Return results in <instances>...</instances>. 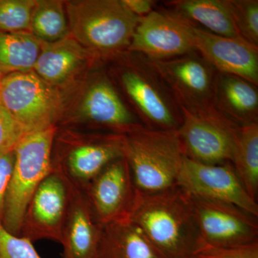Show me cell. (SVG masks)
<instances>
[{"mask_svg":"<svg viewBox=\"0 0 258 258\" xmlns=\"http://www.w3.org/2000/svg\"><path fill=\"white\" fill-rule=\"evenodd\" d=\"M190 26L195 50L217 72L238 76L257 86L258 47L241 37L220 36Z\"/></svg>","mask_w":258,"mask_h":258,"instance_id":"15","label":"cell"},{"mask_svg":"<svg viewBox=\"0 0 258 258\" xmlns=\"http://www.w3.org/2000/svg\"><path fill=\"white\" fill-rule=\"evenodd\" d=\"M81 115L91 125L111 134L125 136L144 128L111 80L103 75L96 76L85 91Z\"/></svg>","mask_w":258,"mask_h":258,"instance_id":"16","label":"cell"},{"mask_svg":"<svg viewBox=\"0 0 258 258\" xmlns=\"http://www.w3.org/2000/svg\"><path fill=\"white\" fill-rule=\"evenodd\" d=\"M188 258H258V242L235 246H215L202 242Z\"/></svg>","mask_w":258,"mask_h":258,"instance_id":"27","label":"cell"},{"mask_svg":"<svg viewBox=\"0 0 258 258\" xmlns=\"http://www.w3.org/2000/svg\"><path fill=\"white\" fill-rule=\"evenodd\" d=\"M42 43L29 31H0V75L32 71Z\"/></svg>","mask_w":258,"mask_h":258,"instance_id":"22","label":"cell"},{"mask_svg":"<svg viewBox=\"0 0 258 258\" xmlns=\"http://www.w3.org/2000/svg\"><path fill=\"white\" fill-rule=\"evenodd\" d=\"M36 1L0 0V31L30 32Z\"/></svg>","mask_w":258,"mask_h":258,"instance_id":"25","label":"cell"},{"mask_svg":"<svg viewBox=\"0 0 258 258\" xmlns=\"http://www.w3.org/2000/svg\"><path fill=\"white\" fill-rule=\"evenodd\" d=\"M128 218L166 258H188L203 242L189 196L178 186L154 194L137 190Z\"/></svg>","mask_w":258,"mask_h":258,"instance_id":"1","label":"cell"},{"mask_svg":"<svg viewBox=\"0 0 258 258\" xmlns=\"http://www.w3.org/2000/svg\"><path fill=\"white\" fill-rule=\"evenodd\" d=\"M70 34L91 54L113 57L128 50L141 18L122 0L66 3Z\"/></svg>","mask_w":258,"mask_h":258,"instance_id":"3","label":"cell"},{"mask_svg":"<svg viewBox=\"0 0 258 258\" xmlns=\"http://www.w3.org/2000/svg\"><path fill=\"white\" fill-rule=\"evenodd\" d=\"M30 32L45 43L58 41L69 36L71 34L62 2L36 1L32 11Z\"/></svg>","mask_w":258,"mask_h":258,"instance_id":"24","label":"cell"},{"mask_svg":"<svg viewBox=\"0 0 258 258\" xmlns=\"http://www.w3.org/2000/svg\"><path fill=\"white\" fill-rule=\"evenodd\" d=\"M84 191L102 225L128 217L137 189L125 158L110 163Z\"/></svg>","mask_w":258,"mask_h":258,"instance_id":"14","label":"cell"},{"mask_svg":"<svg viewBox=\"0 0 258 258\" xmlns=\"http://www.w3.org/2000/svg\"><path fill=\"white\" fill-rule=\"evenodd\" d=\"M25 134L14 117L0 104V154L14 151Z\"/></svg>","mask_w":258,"mask_h":258,"instance_id":"29","label":"cell"},{"mask_svg":"<svg viewBox=\"0 0 258 258\" xmlns=\"http://www.w3.org/2000/svg\"><path fill=\"white\" fill-rule=\"evenodd\" d=\"M123 157L137 191L154 194L177 186L186 155L177 131L144 127L124 136Z\"/></svg>","mask_w":258,"mask_h":258,"instance_id":"2","label":"cell"},{"mask_svg":"<svg viewBox=\"0 0 258 258\" xmlns=\"http://www.w3.org/2000/svg\"><path fill=\"white\" fill-rule=\"evenodd\" d=\"M177 186L191 196L231 204L258 216L257 202L244 189L230 162L206 164L186 157Z\"/></svg>","mask_w":258,"mask_h":258,"instance_id":"10","label":"cell"},{"mask_svg":"<svg viewBox=\"0 0 258 258\" xmlns=\"http://www.w3.org/2000/svg\"><path fill=\"white\" fill-rule=\"evenodd\" d=\"M123 4L134 15L142 18L154 10L157 2L153 0H122Z\"/></svg>","mask_w":258,"mask_h":258,"instance_id":"31","label":"cell"},{"mask_svg":"<svg viewBox=\"0 0 258 258\" xmlns=\"http://www.w3.org/2000/svg\"><path fill=\"white\" fill-rule=\"evenodd\" d=\"M164 5V10L191 26L220 36L240 37L228 0H172Z\"/></svg>","mask_w":258,"mask_h":258,"instance_id":"19","label":"cell"},{"mask_svg":"<svg viewBox=\"0 0 258 258\" xmlns=\"http://www.w3.org/2000/svg\"><path fill=\"white\" fill-rule=\"evenodd\" d=\"M69 208L67 181L52 169L29 202L20 236L31 242L50 240L61 243Z\"/></svg>","mask_w":258,"mask_h":258,"instance_id":"11","label":"cell"},{"mask_svg":"<svg viewBox=\"0 0 258 258\" xmlns=\"http://www.w3.org/2000/svg\"><path fill=\"white\" fill-rule=\"evenodd\" d=\"M88 52L71 35L50 43L42 42L32 71L52 86L64 84L86 63Z\"/></svg>","mask_w":258,"mask_h":258,"instance_id":"20","label":"cell"},{"mask_svg":"<svg viewBox=\"0 0 258 258\" xmlns=\"http://www.w3.org/2000/svg\"><path fill=\"white\" fill-rule=\"evenodd\" d=\"M0 258H42L32 242L10 233L0 221Z\"/></svg>","mask_w":258,"mask_h":258,"instance_id":"28","label":"cell"},{"mask_svg":"<svg viewBox=\"0 0 258 258\" xmlns=\"http://www.w3.org/2000/svg\"><path fill=\"white\" fill-rule=\"evenodd\" d=\"M0 104L28 134L55 125L61 99L55 86L29 71L2 77Z\"/></svg>","mask_w":258,"mask_h":258,"instance_id":"6","label":"cell"},{"mask_svg":"<svg viewBox=\"0 0 258 258\" xmlns=\"http://www.w3.org/2000/svg\"><path fill=\"white\" fill-rule=\"evenodd\" d=\"M180 110L182 120L176 131L186 157L206 164L231 163L240 127L217 111L195 113Z\"/></svg>","mask_w":258,"mask_h":258,"instance_id":"9","label":"cell"},{"mask_svg":"<svg viewBox=\"0 0 258 258\" xmlns=\"http://www.w3.org/2000/svg\"><path fill=\"white\" fill-rule=\"evenodd\" d=\"M231 164L249 196L258 193V123L241 127Z\"/></svg>","mask_w":258,"mask_h":258,"instance_id":"23","label":"cell"},{"mask_svg":"<svg viewBox=\"0 0 258 258\" xmlns=\"http://www.w3.org/2000/svg\"><path fill=\"white\" fill-rule=\"evenodd\" d=\"M239 35L258 47L257 0H228Z\"/></svg>","mask_w":258,"mask_h":258,"instance_id":"26","label":"cell"},{"mask_svg":"<svg viewBox=\"0 0 258 258\" xmlns=\"http://www.w3.org/2000/svg\"><path fill=\"white\" fill-rule=\"evenodd\" d=\"M66 179L69 208L60 243L62 258H98L103 225L93 211L86 191Z\"/></svg>","mask_w":258,"mask_h":258,"instance_id":"17","label":"cell"},{"mask_svg":"<svg viewBox=\"0 0 258 258\" xmlns=\"http://www.w3.org/2000/svg\"><path fill=\"white\" fill-rule=\"evenodd\" d=\"M123 55L117 78L134 114L145 128L177 130L181 110L157 70L141 54L126 50Z\"/></svg>","mask_w":258,"mask_h":258,"instance_id":"4","label":"cell"},{"mask_svg":"<svg viewBox=\"0 0 258 258\" xmlns=\"http://www.w3.org/2000/svg\"><path fill=\"white\" fill-rule=\"evenodd\" d=\"M98 258H166L128 217L103 225Z\"/></svg>","mask_w":258,"mask_h":258,"instance_id":"21","label":"cell"},{"mask_svg":"<svg viewBox=\"0 0 258 258\" xmlns=\"http://www.w3.org/2000/svg\"><path fill=\"white\" fill-rule=\"evenodd\" d=\"M124 136L111 133L61 137L62 149L52 159V169L86 190L90 183L112 161L123 157Z\"/></svg>","mask_w":258,"mask_h":258,"instance_id":"8","label":"cell"},{"mask_svg":"<svg viewBox=\"0 0 258 258\" xmlns=\"http://www.w3.org/2000/svg\"><path fill=\"white\" fill-rule=\"evenodd\" d=\"M15 150L0 154V221L4 214L7 192L15 164Z\"/></svg>","mask_w":258,"mask_h":258,"instance_id":"30","label":"cell"},{"mask_svg":"<svg viewBox=\"0 0 258 258\" xmlns=\"http://www.w3.org/2000/svg\"><path fill=\"white\" fill-rule=\"evenodd\" d=\"M127 50L154 60L189 53L195 50L191 26L165 10H154L141 18Z\"/></svg>","mask_w":258,"mask_h":258,"instance_id":"13","label":"cell"},{"mask_svg":"<svg viewBox=\"0 0 258 258\" xmlns=\"http://www.w3.org/2000/svg\"><path fill=\"white\" fill-rule=\"evenodd\" d=\"M55 125L25 134L15 149V164L7 192L2 223L20 236L25 210L39 185L52 169Z\"/></svg>","mask_w":258,"mask_h":258,"instance_id":"5","label":"cell"},{"mask_svg":"<svg viewBox=\"0 0 258 258\" xmlns=\"http://www.w3.org/2000/svg\"><path fill=\"white\" fill-rule=\"evenodd\" d=\"M2 77H3V76H2V75H0V81H1Z\"/></svg>","mask_w":258,"mask_h":258,"instance_id":"32","label":"cell"},{"mask_svg":"<svg viewBox=\"0 0 258 258\" xmlns=\"http://www.w3.org/2000/svg\"><path fill=\"white\" fill-rule=\"evenodd\" d=\"M150 61L180 109L195 113L217 111L214 96L217 71L198 51L166 60Z\"/></svg>","mask_w":258,"mask_h":258,"instance_id":"7","label":"cell"},{"mask_svg":"<svg viewBox=\"0 0 258 258\" xmlns=\"http://www.w3.org/2000/svg\"><path fill=\"white\" fill-rule=\"evenodd\" d=\"M189 196L202 240L215 246H235L257 241V217L231 204Z\"/></svg>","mask_w":258,"mask_h":258,"instance_id":"12","label":"cell"},{"mask_svg":"<svg viewBox=\"0 0 258 258\" xmlns=\"http://www.w3.org/2000/svg\"><path fill=\"white\" fill-rule=\"evenodd\" d=\"M214 105L240 128L258 123L257 86L238 76L217 72Z\"/></svg>","mask_w":258,"mask_h":258,"instance_id":"18","label":"cell"}]
</instances>
